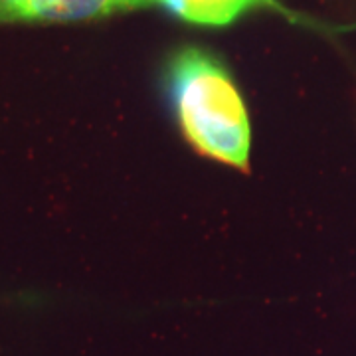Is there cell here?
Returning a JSON list of instances; mask_svg holds the SVG:
<instances>
[{"label": "cell", "mask_w": 356, "mask_h": 356, "mask_svg": "<svg viewBox=\"0 0 356 356\" xmlns=\"http://www.w3.org/2000/svg\"><path fill=\"white\" fill-rule=\"evenodd\" d=\"M178 125L192 147L218 163L248 168L250 119L229 72L200 48L178 50L166 67Z\"/></svg>", "instance_id": "1"}, {"label": "cell", "mask_w": 356, "mask_h": 356, "mask_svg": "<svg viewBox=\"0 0 356 356\" xmlns=\"http://www.w3.org/2000/svg\"><path fill=\"white\" fill-rule=\"evenodd\" d=\"M153 4L154 0H0V24L88 22Z\"/></svg>", "instance_id": "2"}, {"label": "cell", "mask_w": 356, "mask_h": 356, "mask_svg": "<svg viewBox=\"0 0 356 356\" xmlns=\"http://www.w3.org/2000/svg\"><path fill=\"white\" fill-rule=\"evenodd\" d=\"M154 4L163 6L188 24L206 28L228 26L255 8H271L291 16V13L285 10L277 0H154Z\"/></svg>", "instance_id": "3"}]
</instances>
